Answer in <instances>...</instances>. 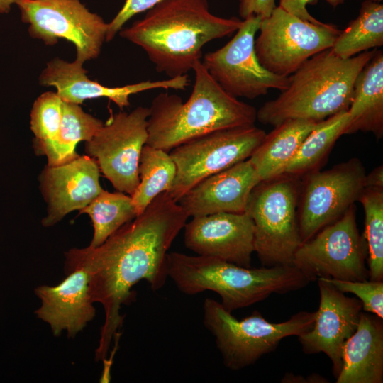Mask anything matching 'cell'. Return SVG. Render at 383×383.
Here are the masks:
<instances>
[{
	"instance_id": "7",
	"label": "cell",
	"mask_w": 383,
	"mask_h": 383,
	"mask_svg": "<svg viewBox=\"0 0 383 383\" xmlns=\"http://www.w3.org/2000/svg\"><path fill=\"white\" fill-rule=\"evenodd\" d=\"M301 177L283 174L261 181L245 209L254 226V252L264 267L293 265L301 245L297 203Z\"/></svg>"
},
{
	"instance_id": "13",
	"label": "cell",
	"mask_w": 383,
	"mask_h": 383,
	"mask_svg": "<svg viewBox=\"0 0 383 383\" xmlns=\"http://www.w3.org/2000/svg\"><path fill=\"white\" fill-rule=\"evenodd\" d=\"M261 20L256 16L244 19L231 40L201 58L210 76L235 98L253 99L266 95L270 89L282 91L289 84V77L269 72L258 61L255 40Z\"/></svg>"
},
{
	"instance_id": "19",
	"label": "cell",
	"mask_w": 383,
	"mask_h": 383,
	"mask_svg": "<svg viewBox=\"0 0 383 383\" xmlns=\"http://www.w3.org/2000/svg\"><path fill=\"white\" fill-rule=\"evenodd\" d=\"M260 182L248 158L204 179L177 202L189 218L244 213L252 191Z\"/></svg>"
},
{
	"instance_id": "3",
	"label": "cell",
	"mask_w": 383,
	"mask_h": 383,
	"mask_svg": "<svg viewBox=\"0 0 383 383\" xmlns=\"http://www.w3.org/2000/svg\"><path fill=\"white\" fill-rule=\"evenodd\" d=\"M195 79L186 102L177 94L160 93L152 101L146 144L171 151L187 141L218 130L254 126L257 109L223 89L201 60L193 70Z\"/></svg>"
},
{
	"instance_id": "34",
	"label": "cell",
	"mask_w": 383,
	"mask_h": 383,
	"mask_svg": "<svg viewBox=\"0 0 383 383\" xmlns=\"http://www.w3.org/2000/svg\"><path fill=\"white\" fill-rule=\"evenodd\" d=\"M318 0H279V7L285 11L306 21L321 23L307 10L308 5H315Z\"/></svg>"
},
{
	"instance_id": "33",
	"label": "cell",
	"mask_w": 383,
	"mask_h": 383,
	"mask_svg": "<svg viewBox=\"0 0 383 383\" xmlns=\"http://www.w3.org/2000/svg\"><path fill=\"white\" fill-rule=\"evenodd\" d=\"M238 13L242 20L251 16L264 19L269 17L277 7L275 0H238Z\"/></svg>"
},
{
	"instance_id": "27",
	"label": "cell",
	"mask_w": 383,
	"mask_h": 383,
	"mask_svg": "<svg viewBox=\"0 0 383 383\" xmlns=\"http://www.w3.org/2000/svg\"><path fill=\"white\" fill-rule=\"evenodd\" d=\"M176 173L169 152L147 144L143 147L138 163L139 184L131 196L138 216L156 196L171 188Z\"/></svg>"
},
{
	"instance_id": "6",
	"label": "cell",
	"mask_w": 383,
	"mask_h": 383,
	"mask_svg": "<svg viewBox=\"0 0 383 383\" xmlns=\"http://www.w3.org/2000/svg\"><path fill=\"white\" fill-rule=\"evenodd\" d=\"M316 311H299L281 323L267 321L257 311L238 320L221 304L206 298L203 304L204 326L215 338L223 365L240 370L274 351L289 336H299L313 327Z\"/></svg>"
},
{
	"instance_id": "26",
	"label": "cell",
	"mask_w": 383,
	"mask_h": 383,
	"mask_svg": "<svg viewBox=\"0 0 383 383\" xmlns=\"http://www.w3.org/2000/svg\"><path fill=\"white\" fill-rule=\"evenodd\" d=\"M383 45V4L374 0L362 3L359 14L340 30L331 52L347 59Z\"/></svg>"
},
{
	"instance_id": "37",
	"label": "cell",
	"mask_w": 383,
	"mask_h": 383,
	"mask_svg": "<svg viewBox=\"0 0 383 383\" xmlns=\"http://www.w3.org/2000/svg\"><path fill=\"white\" fill-rule=\"evenodd\" d=\"M15 1L16 0H0V13H9L11 6L15 4Z\"/></svg>"
},
{
	"instance_id": "17",
	"label": "cell",
	"mask_w": 383,
	"mask_h": 383,
	"mask_svg": "<svg viewBox=\"0 0 383 383\" xmlns=\"http://www.w3.org/2000/svg\"><path fill=\"white\" fill-rule=\"evenodd\" d=\"M83 65L60 58L49 61L42 71L39 82L56 88L63 101L82 104L85 100L101 97L109 99L121 109L130 106L133 94L156 89L184 90L189 84L187 74L159 81H144L123 87H109L90 79Z\"/></svg>"
},
{
	"instance_id": "14",
	"label": "cell",
	"mask_w": 383,
	"mask_h": 383,
	"mask_svg": "<svg viewBox=\"0 0 383 383\" xmlns=\"http://www.w3.org/2000/svg\"><path fill=\"white\" fill-rule=\"evenodd\" d=\"M149 114V108L138 106L112 115L85 145L87 155L113 187L130 196L139 184L138 163L148 140Z\"/></svg>"
},
{
	"instance_id": "32",
	"label": "cell",
	"mask_w": 383,
	"mask_h": 383,
	"mask_svg": "<svg viewBox=\"0 0 383 383\" xmlns=\"http://www.w3.org/2000/svg\"><path fill=\"white\" fill-rule=\"evenodd\" d=\"M166 0H126L123 6L112 21L108 23L106 42L113 39L123 25L134 16L149 11Z\"/></svg>"
},
{
	"instance_id": "11",
	"label": "cell",
	"mask_w": 383,
	"mask_h": 383,
	"mask_svg": "<svg viewBox=\"0 0 383 383\" xmlns=\"http://www.w3.org/2000/svg\"><path fill=\"white\" fill-rule=\"evenodd\" d=\"M28 33L45 45L66 40L76 48L75 61L96 59L106 41L108 23L80 0H16Z\"/></svg>"
},
{
	"instance_id": "2",
	"label": "cell",
	"mask_w": 383,
	"mask_h": 383,
	"mask_svg": "<svg viewBox=\"0 0 383 383\" xmlns=\"http://www.w3.org/2000/svg\"><path fill=\"white\" fill-rule=\"evenodd\" d=\"M243 20L213 14L207 0H166L120 35L140 47L158 72L187 74L203 57V47L236 32Z\"/></svg>"
},
{
	"instance_id": "8",
	"label": "cell",
	"mask_w": 383,
	"mask_h": 383,
	"mask_svg": "<svg viewBox=\"0 0 383 383\" xmlns=\"http://www.w3.org/2000/svg\"><path fill=\"white\" fill-rule=\"evenodd\" d=\"M266 133L254 126L213 131L187 141L170 152L177 173L166 192L175 201L204 179L248 159Z\"/></svg>"
},
{
	"instance_id": "31",
	"label": "cell",
	"mask_w": 383,
	"mask_h": 383,
	"mask_svg": "<svg viewBox=\"0 0 383 383\" xmlns=\"http://www.w3.org/2000/svg\"><path fill=\"white\" fill-rule=\"evenodd\" d=\"M326 279L341 292L355 294L361 301L363 311L374 314L383 318L382 281Z\"/></svg>"
},
{
	"instance_id": "5",
	"label": "cell",
	"mask_w": 383,
	"mask_h": 383,
	"mask_svg": "<svg viewBox=\"0 0 383 383\" xmlns=\"http://www.w3.org/2000/svg\"><path fill=\"white\" fill-rule=\"evenodd\" d=\"M167 274L187 295L206 290L221 299L228 312L262 301L272 294L306 287L310 279L293 265L245 267L218 258L172 252L167 255Z\"/></svg>"
},
{
	"instance_id": "16",
	"label": "cell",
	"mask_w": 383,
	"mask_h": 383,
	"mask_svg": "<svg viewBox=\"0 0 383 383\" xmlns=\"http://www.w3.org/2000/svg\"><path fill=\"white\" fill-rule=\"evenodd\" d=\"M184 229L185 246L197 255L251 267L254 226L247 213H217L192 217Z\"/></svg>"
},
{
	"instance_id": "18",
	"label": "cell",
	"mask_w": 383,
	"mask_h": 383,
	"mask_svg": "<svg viewBox=\"0 0 383 383\" xmlns=\"http://www.w3.org/2000/svg\"><path fill=\"white\" fill-rule=\"evenodd\" d=\"M40 188L48 204L44 226L59 222L67 213L89 205L104 189L99 183V168L89 155L57 166H47L40 178Z\"/></svg>"
},
{
	"instance_id": "36",
	"label": "cell",
	"mask_w": 383,
	"mask_h": 383,
	"mask_svg": "<svg viewBox=\"0 0 383 383\" xmlns=\"http://www.w3.org/2000/svg\"><path fill=\"white\" fill-rule=\"evenodd\" d=\"M365 187L383 189L382 165L374 168L365 175Z\"/></svg>"
},
{
	"instance_id": "23",
	"label": "cell",
	"mask_w": 383,
	"mask_h": 383,
	"mask_svg": "<svg viewBox=\"0 0 383 383\" xmlns=\"http://www.w3.org/2000/svg\"><path fill=\"white\" fill-rule=\"evenodd\" d=\"M318 123L304 119L287 120L265 134L249 157L261 181L284 174L302 142Z\"/></svg>"
},
{
	"instance_id": "4",
	"label": "cell",
	"mask_w": 383,
	"mask_h": 383,
	"mask_svg": "<svg viewBox=\"0 0 383 383\" xmlns=\"http://www.w3.org/2000/svg\"><path fill=\"white\" fill-rule=\"evenodd\" d=\"M375 51L347 59L331 48L317 53L289 77L287 89L257 110V120L274 127L291 119L319 122L348 110L355 80Z\"/></svg>"
},
{
	"instance_id": "25",
	"label": "cell",
	"mask_w": 383,
	"mask_h": 383,
	"mask_svg": "<svg viewBox=\"0 0 383 383\" xmlns=\"http://www.w3.org/2000/svg\"><path fill=\"white\" fill-rule=\"evenodd\" d=\"M349 121L348 110L319 121L304 140L284 174L301 178L318 170L336 140L345 135Z\"/></svg>"
},
{
	"instance_id": "38",
	"label": "cell",
	"mask_w": 383,
	"mask_h": 383,
	"mask_svg": "<svg viewBox=\"0 0 383 383\" xmlns=\"http://www.w3.org/2000/svg\"><path fill=\"white\" fill-rule=\"evenodd\" d=\"M326 2L333 6V8H335L340 4H343L346 0H326Z\"/></svg>"
},
{
	"instance_id": "21",
	"label": "cell",
	"mask_w": 383,
	"mask_h": 383,
	"mask_svg": "<svg viewBox=\"0 0 383 383\" xmlns=\"http://www.w3.org/2000/svg\"><path fill=\"white\" fill-rule=\"evenodd\" d=\"M382 319L361 312L356 331L343 345L336 383L383 382Z\"/></svg>"
},
{
	"instance_id": "30",
	"label": "cell",
	"mask_w": 383,
	"mask_h": 383,
	"mask_svg": "<svg viewBox=\"0 0 383 383\" xmlns=\"http://www.w3.org/2000/svg\"><path fill=\"white\" fill-rule=\"evenodd\" d=\"M62 115V100L57 92L46 91L35 101L30 112V129L36 149L57 137Z\"/></svg>"
},
{
	"instance_id": "9",
	"label": "cell",
	"mask_w": 383,
	"mask_h": 383,
	"mask_svg": "<svg viewBox=\"0 0 383 383\" xmlns=\"http://www.w3.org/2000/svg\"><path fill=\"white\" fill-rule=\"evenodd\" d=\"M255 50L269 72L289 77L313 55L331 48L340 30L330 23L301 19L279 6L261 20Z\"/></svg>"
},
{
	"instance_id": "15",
	"label": "cell",
	"mask_w": 383,
	"mask_h": 383,
	"mask_svg": "<svg viewBox=\"0 0 383 383\" xmlns=\"http://www.w3.org/2000/svg\"><path fill=\"white\" fill-rule=\"evenodd\" d=\"M320 304L311 329L298 336L306 354L325 353L337 378L342 367V350L357 329L362 311L361 301L339 291L324 278H318Z\"/></svg>"
},
{
	"instance_id": "35",
	"label": "cell",
	"mask_w": 383,
	"mask_h": 383,
	"mask_svg": "<svg viewBox=\"0 0 383 383\" xmlns=\"http://www.w3.org/2000/svg\"><path fill=\"white\" fill-rule=\"evenodd\" d=\"M284 383H326L328 381L323 377L317 374H311L309 375L306 378L304 377L301 375H294L292 373L286 374L281 380Z\"/></svg>"
},
{
	"instance_id": "24",
	"label": "cell",
	"mask_w": 383,
	"mask_h": 383,
	"mask_svg": "<svg viewBox=\"0 0 383 383\" xmlns=\"http://www.w3.org/2000/svg\"><path fill=\"white\" fill-rule=\"evenodd\" d=\"M104 123L84 111L79 104L62 101V115L57 138L36 151L45 155L48 165L57 166L69 162L79 155L75 148L80 141H89Z\"/></svg>"
},
{
	"instance_id": "10",
	"label": "cell",
	"mask_w": 383,
	"mask_h": 383,
	"mask_svg": "<svg viewBox=\"0 0 383 383\" xmlns=\"http://www.w3.org/2000/svg\"><path fill=\"white\" fill-rule=\"evenodd\" d=\"M355 211L353 204L338 220L302 243L296 251L293 265L311 282L318 278L369 279L367 246L357 226Z\"/></svg>"
},
{
	"instance_id": "39",
	"label": "cell",
	"mask_w": 383,
	"mask_h": 383,
	"mask_svg": "<svg viewBox=\"0 0 383 383\" xmlns=\"http://www.w3.org/2000/svg\"><path fill=\"white\" fill-rule=\"evenodd\" d=\"M374 1H379V2H382V0H374Z\"/></svg>"
},
{
	"instance_id": "20",
	"label": "cell",
	"mask_w": 383,
	"mask_h": 383,
	"mask_svg": "<svg viewBox=\"0 0 383 383\" xmlns=\"http://www.w3.org/2000/svg\"><path fill=\"white\" fill-rule=\"evenodd\" d=\"M66 274L67 276L57 286L35 288L41 305L35 313L50 325L54 335L67 331L71 338L94 318L96 310L89 294L87 273L76 269Z\"/></svg>"
},
{
	"instance_id": "29",
	"label": "cell",
	"mask_w": 383,
	"mask_h": 383,
	"mask_svg": "<svg viewBox=\"0 0 383 383\" xmlns=\"http://www.w3.org/2000/svg\"><path fill=\"white\" fill-rule=\"evenodd\" d=\"M365 212L364 239L369 279L383 280V189L365 187L359 201Z\"/></svg>"
},
{
	"instance_id": "12",
	"label": "cell",
	"mask_w": 383,
	"mask_h": 383,
	"mask_svg": "<svg viewBox=\"0 0 383 383\" xmlns=\"http://www.w3.org/2000/svg\"><path fill=\"white\" fill-rule=\"evenodd\" d=\"M365 175L362 162L353 157L329 170L302 177L297 203L301 243L338 220L359 201L365 187Z\"/></svg>"
},
{
	"instance_id": "28",
	"label": "cell",
	"mask_w": 383,
	"mask_h": 383,
	"mask_svg": "<svg viewBox=\"0 0 383 383\" xmlns=\"http://www.w3.org/2000/svg\"><path fill=\"white\" fill-rule=\"evenodd\" d=\"M88 214L93 224L90 245L96 248L126 223L138 216L131 196L121 192L103 190L89 205L79 210Z\"/></svg>"
},
{
	"instance_id": "1",
	"label": "cell",
	"mask_w": 383,
	"mask_h": 383,
	"mask_svg": "<svg viewBox=\"0 0 383 383\" xmlns=\"http://www.w3.org/2000/svg\"><path fill=\"white\" fill-rule=\"evenodd\" d=\"M188 218L178 202L165 192L99 246L66 252L65 272L84 270L89 278L91 299L100 303L104 310L97 360L106 357L112 338L122 326L120 309L132 296V287L142 279L153 291L165 285L167 252Z\"/></svg>"
},
{
	"instance_id": "22",
	"label": "cell",
	"mask_w": 383,
	"mask_h": 383,
	"mask_svg": "<svg viewBox=\"0 0 383 383\" xmlns=\"http://www.w3.org/2000/svg\"><path fill=\"white\" fill-rule=\"evenodd\" d=\"M349 125L345 135L358 131L383 136V52L376 50L357 76L350 105Z\"/></svg>"
}]
</instances>
